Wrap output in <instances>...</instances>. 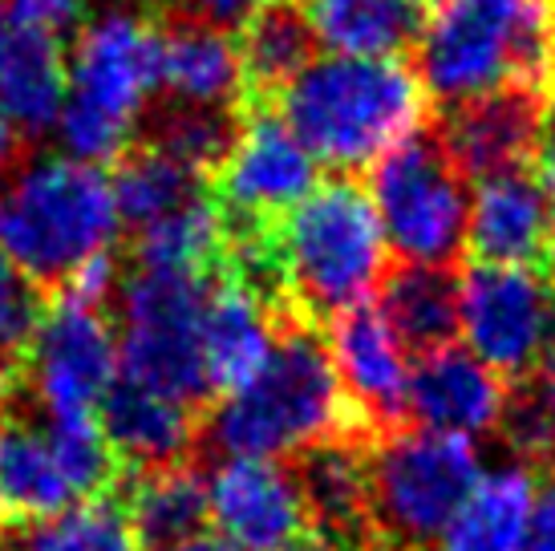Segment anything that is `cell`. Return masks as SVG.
<instances>
[{"mask_svg": "<svg viewBox=\"0 0 555 551\" xmlns=\"http://www.w3.org/2000/svg\"><path fill=\"white\" fill-rule=\"evenodd\" d=\"M280 118L317 163L357 170L382 163L426 123V90L398 57H312L280 90Z\"/></svg>", "mask_w": 555, "mask_h": 551, "instance_id": "1", "label": "cell"}, {"mask_svg": "<svg viewBox=\"0 0 555 551\" xmlns=\"http://www.w3.org/2000/svg\"><path fill=\"white\" fill-rule=\"evenodd\" d=\"M422 90L466 106L555 81V0H434L417 33Z\"/></svg>", "mask_w": 555, "mask_h": 551, "instance_id": "2", "label": "cell"}, {"mask_svg": "<svg viewBox=\"0 0 555 551\" xmlns=\"http://www.w3.org/2000/svg\"><path fill=\"white\" fill-rule=\"evenodd\" d=\"M211 446L223 459H288L333 438H357L333 357L305 321L280 324L272 357L211 413Z\"/></svg>", "mask_w": 555, "mask_h": 551, "instance_id": "3", "label": "cell"}, {"mask_svg": "<svg viewBox=\"0 0 555 551\" xmlns=\"http://www.w3.org/2000/svg\"><path fill=\"white\" fill-rule=\"evenodd\" d=\"M114 187L102 167L46 154L16 170L0 195V252L33 284H69V276L106 256L118 235Z\"/></svg>", "mask_w": 555, "mask_h": 551, "instance_id": "4", "label": "cell"}, {"mask_svg": "<svg viewBox=\"0 0 555 551\" xmlns=\"http://www.w3.org/2000/svg\"><path fill=\"white\" fill-rule=\"evenodd\" d=\"M288 289V305L300 317H340L370 305L386 284L389 244L370 191L333 179L272 228Z\"/></svg>", "mask_w": 555, "mask_h": 551, "instance_id": "5", "label": "cell"}, {"mask_svg": "<svg viewBox=\"0 0 555 551\" xmlns=\"http://www.w3.org/2000/svg\"><path fill=\"white\" fill-rule=\"evenodd\" d=\"M158 90V29L130 4L86 21L69 57V90L57 134L65 151L102 167L122 158Z\"/></svg>", "mask_w": 555, "mask_h": 551, "instance_id": "6", "label": "cell"}, {"mask_svg": "<svg viewBox=\"0 0 555 551\" xmlns=\"http://www.w3.org/2000/svg\"><path fill=\"white\" fill-rule=\"evenodd\" d=\"M370 459V523L393 548L417 551L442 539L478 483V450L454 434H393Z\"/></svg>", "mask_w": 555, "mask_h": 551, "instance_id": "7", "label": "cell"}, {"mask_svg": "<svg viewBox=\"0 0 555 551\" xmlns=\"http://www.w3.org/2000/svg\"><path fill=\"white\" fill-rule=\"evenodd\" d=\"M207 280L186 272L130 276L122 289V337H118V369L126 382L151 394L199 406L207 389L203 369V308Z\"/></svg>", "mask_w": 555, "mask_h": 551, "instance_id": "8", "label": "cell"}, {"mask_svg": "<svg viewBox=\"0 0 555 551\" xmlns=\"http://www.w3.org/2000/svg\"><path fill=\"white\" fill-rule=\"evenodd\" d=\"M373 212L389 252L417 268H447L466 244V183L434 134H414L373 170Z\"/></svg>", "mask_w": 555, "mask_h": 551, "instance_id": "9", "label": "cell"}, {"mask_svg": "<svg viewBox=\"0 0 555 551\" xmlns=\"http://www.w3.org/2000/svg\"><path fill=\"white\" fill-rule=\"evenodd\" d=\"M459 333L499 377H531L555 353V276L475 264L459 280Z\"/></svg>", "mask_w": 555, "mask_h": 551, "instance_id": "10", "label": "cell"}, {"mask_svg": "<svg viewBox=\"0 0 555 551\" xmlns=\"http://www.w3.org/2000/svg\"><path fill=\"white\" fill-rule=\"evenodd\" d=\"M118 382V337L106 308L62 296L33 333V345L16 366V385L29 389L46 422L98 418Z\"/></svg>", "mask_w": 555, "mask_h": 551, "instance_id": "11", "label": "cell"}, {"mask_svg": "<svg viewBox=\"0 0 555 551\" xmlns=\"http://www.w3.org/2000/svg\"><path fill=\"white\" fill-rule=\"evenodd\" d=\"M317 167L293 126L268 110H251L216 170L219 212L232 228H272L317 191Z\"/></svg>", "mask_w": 555, "mask_h": 551, "instance_id": "12", "label": "cell"}, {"mask_svg": "<svg viewBox=\"0 0 555 551\" xmlns=\"http://www.w3.org/2000/svg\"><path fill=\"white\" fill-rule=\"evenodd\" d=\"M207 520L240 551H288L309 536L300 483L272 459L216 462L207 475Z\"/></svg>", "mask_w": 555, "mask_h": 551, "instance_id": "13", "label": "cell"}, {"mask_svg": "<svg viewBox=\"0 0 555 551\" xmlns=\"http://www.w3.org/2000/svg\"><path fill=\"white\" fill-rule=\"evenodd\" d=\"M328 357L337 369L340 394L353 410L361 434H382L405 418L410 401V349L401 345L386 312L373 305L349 308L333 321Z\"/></svg>", "mask_w": 555, "mask_h": 551, "instance_id": "14", "label": "cell"}, {"mask_svg": "<svg viewBox=\"0 0 555 551\" xmlns=\"http://www.w3.org/2000/svg\"><path fill=\"white\" fill-rule=\"evenodd\" d=\"M466 247L478 264L547 268L555 247V212L540 183L524 170H499L478 179L466 212Z\"/></svg>", "mask_w": 555, "mask_h": 551, "instance_id": "15", "label": "cell"}, {"mask_svg": "<svg viewBox=\"0 0 555 551\" xmlns=\"http://www.w3.org/2000/svg\"><path fill=\"white\" fill-rule=\"evenodd\" d=\"M507 389L503 377L487 369L470 349H434L417 361L410 377V401L405 413L422 430L475 438L503 422Z\"/></svg>", "mask_w": 555, "mask_h": 551, "instance_id": "16", "label": "cell"}, {"mask_svg": "<svg viewBox=\"0 0 555 551\" xmlns=\"http://www.w3.org/2000/svg\"><path fill=\"white\" fill-rule=\"evenodd\" d=\"M276 317L280 312L263 296L244 289L228 272L219 276L203 308V369L211 394H232L260 373L284 324Z\"/></svg>", "mask_w": 555, "mask_h": 551, "instance_id": "17", "label": "cell"}, {"mask_svg": "<svg viewBox=\"0 0 555 551\" xmlns=\"http://www.w3.org/2000/svg\"><path fill=\"white\" fill-rule=\"evenodd\" d=\"M78 490L65 475L46 426L16 410H0V531L37 527L78 507Z\"/></svg>", "mask_w": 555, "mask_h": 551, "instance_id": "18", "label": "cell"}, {"mask_svg": "<svg viewBox=\"0 0 555 551\" xmlns=\"http://www.w3.org/2000/svg\"><path fill=\"white\" fill-rule=\"evenodd\" d=\"M535 123H540V93L507 90L454 106L438 142L463 175L487 179L499 170H515L531 154Z\"/></svg>", "mask_w": 555, "mask_h": 551, "instance_id": "19", "label": "cell"}, {"mask_svg": "<svg viewBox=\"0 0 555 551\" xmlns=\"http://www.w3.org/2000/svg\"><path fill=\"white\" fill-rule=\"evenodd\" d=\"M158 86L179 106L228 110L247 90L240 46L219 25L179 16L158 33Z\"/></svg>", "mask_w": 555, "mask_h": 551, "instance_id": "20", "label": "cell"}, {"mask_svg": "<svg viewBox=\"0 0 555 551\" xmlns=\"http://www.w3.org/2000/svg\"><path fill=\"white\" fill-rule=\"evenodd\" d=\"M69 90V62L62 41L46 33L0 29V106L16 126V134L41 138L57 130Z\"/></svg>", "mask_w": 555, "mask_h": 551, "instance_id": "21", "label": "cell"}, {"mask_svg": "<svg viewBox=\"0 0 555 551\" xmlns=\"http://www.w3.org/2000/svg\"><path fill=\"white\" fill-rule=\"evenodd\" d=\"M309 523L317 536L333 539L340 551H349L357 539L373 531L370 523V459L357 438H333L305 454L296 471Z\"/></svg>", "mask_w": 555, "mask_h": 551, "instance_id": "22", "label": "cell"}, {"mask_svg": "<svg viewBox=\"0 0 555 551\" xmlns=\"http://www.w3.org/2000/svg\"><path fill=\"white\" fill-rule=\"evenodd\" d=\"M102 434H106L109 450L118 454V462H134L142 471L155 466H175L183 462L195 438V422H191V406L151 394L142 385L118 377L114 389L106 394L102 410H98Z\"/></svg>", "mask_w": 555, "mask_h": 551, "instance_id": "23", "label": "cell"}, {"mask_svg": "<svg viewBox=\"0 0 555 551\" xmlns=\"http://www.w3.org/2000/svg\"><path fill=\"white\" fill-rule=\"evenodd\" d=\"M535 507V475L527 462H503L478 475L459 515L442 531V551H524Z\"/></svg>", "mask_w": 555, "mask_h": 551, "instance_id": "24", "label": "cell"}, {"mask_svg": "<svg viewBox=\"0 0 555 551\" xmlns=\"http://www.w3.org/2000/svg\"><path fill=\"white\" fill-rule=\"evenodd\" d=\"M317 41L349 57H398L426 25L422 0H312Z\"/></svg>", "mask_w": 555, "mask_h": 551, "instance_id": "25", "label": "cell"}, {"mask_svg": "<svg viewBox=\"0 0 555 551\" xmlns=\"http://www.w3.org/2000/svg\"><path fill=\"white\" fill-rule=\"evenodd\" d=\"M126 515L142 548H179L199 536L207 523V478L186 462L142 471L139 483L130 487Z\"/></svg>", "mask_w": 555, "mask_h": 551, "instance_id": "26", "label": "cell"}, {"mask_svg": "<svg viewBox=\"0 0 555 551\" xmlns=\"http://www.w3.org/2000/svg\"><path fill=\"white\" fill-rule=\"evenodd\" d=\"M382 312L410 353L447 349L459 333V280L447 268L405 264L386 280Z\"/></svg>", "mask_w": 555, "mask_h": 551, "instance_id": "27", "label": "cell"}, {"mask_svg": "<svg viewBox=\"0 0 555 551\" xmlns=\"http://www.w3.org/2000/svg\"><path fill=\"white\" fill-rule=\"evenodd\" d=\"M228 252V219L211 200H191L179 212L163 215L134 235V260L146 272L207 276L223 264Z\"/></svg>", "mask_w": 555, "mask_h": 551, "instance_id": "28", "label": "cell"}, {"mask_svg": "<svg viewBox=\"0 0 555 551\" xmlns=\"http://www.w3.org/2000/svg\"><path fill=\"white\" fill-rule=\"evenodd\" d=\"M312 46H317V33H312L309 9H300L293 0H268L260 13L244 21V37H240L244 86L280 93L312 62Z\"/></svg>", "mask_w": 555, "mask_h": 551, "instance_id": "29", "label": "cell"}, {"mask_svg": "<svg viewBox=\"0 0 555 551\" xmlns=\"http://www.w3.org/2000/svg\"><path fill=\"white\" fill-rule=\"evenodd\" d=\"M109 187H114L118 219L134 231L179 212L183 203L199 200V175H191L155 146H139V151L122 154Z\"/></svg>", "mask_w": 555, "mask_h": 551, "instance_id": "30", "label": "cell"}, {"mask_svg": "<svg viewBox=\"0 0 555 551\" xmlns=\"http://www.w3.org/2000/svg\"><path fill=\"white\" fill-rule=\"evenodd\" d=\"M235 134H240V118L228 110H207V106H175L155 114V123L146 130V146L163 151L175 158L179 167L191 175H216L223 158L232 154Z\"/></svg>", "mask_w": 555, "mask_h": 551, "instance_id": "31", "label": "cell"}, {"mask_svg": "<svg viewBox=\"0 0 555 551\" xmlns=\"http://www.w3.org/2000/svg\"><path fill=\"white\" fill-rule=\"evenodd\" d=\"M16 551H142L130 515L109 499L69 507L65 515L37 523L16 539Z\"/></svg>", "mask_w": 555, "mask_h": 551, "instance_id": "32", "label": "cell"}, {"mask_svg": "<svg viewBox=\"0 0 555 551\" xmlns=\"http://www.w3.org/2000/svg\"><path fill=\"white\" fill-rule=\"evenodd\" d=\"M46 434L49 443H53V450H57V459H62L65 475H69L81 503H90L102 490L114 487V478H118V454L109 450L98 418L46 422Z\"/></svg>", "mask_w": 555, "mask_h": 551, "instance_id": "33", "label": "cell"}, {"mask_svg": "<svg viewBox=\"0 0 555 551\" xmlns=\"http://www.w3.org/2000/svg\"><path fill=\"white\" fill-rule=\"evenodd\" d=\"M511 446L527 459H555V353L543 361L519 398L503 410Z\"/></svg>", "mask_w": 555, "mask_h": 551, "instance_id": "34", "label": "cell"}, {"mask_svg": "<svg viewBox=\"0 0 555 551\" xmlns=\"http://www.w3.org/2000/svg\"><path fill=\"white\" fill-rule=\"evenodd\" d=\"M41 317H46V308H41L37 284L0 252V361L4 369L21 366Z\"/></svg>", "mask_w": 555, "mask_h": 551, "instance_id": "35", "label": "cell"}, {"mask_svg": "<svg viewBox=\"0 0 555 551\" xmlns=\"http://www.w3.org/2000/svg\"><path fill=\"white\" fill-rule=\"evenodd\" d=\"M9 25L46 33L53 41H65L81 33V21L90 13V0H4Z\"/></svg>", "mask_w": 555, "mask_h": 551, "instance_id": "36", "label": "cell"}, {"mask_svg": "<svg viewBox=\"0 0 555 551\" xmlns=\"http://www.w3.org/2000/svg\"><path fill=\"white\" fill-rule=\"evenodd\" d=\"M531 154H535V183H540L543 200L552 203V212H555V93L540 106Z\"/></svg>", "mask_w": 555, "mask_h": 551, "instance_id": "37", "label": "cell"}, {"mask_svg": "<svg viewBox=\"0 0 555 551\" xmlns=\"http://www.w3.org/2000/svg\"><path fill=\"white\" fill-rule=\"evenodd\" d=\"M179 4H183V13L195 16V21L232 29V25H244L251 13H260L268 0H179Z\"/></svg>", "mask_w": 555, "mask_h": 551, "instance_id": "38", "label": "cell"}, {"mask_svg": "<svg viewBox=\"0 0 555 551\" xmlns=\"http://www.w3.org/2000/svg\"><path fill=\"white\" fill-rule=\"evenodd\" d=\"M524 551H555V475L535 490L531 527H527Z\"/></svg>", "mask_w": 555, "mask_h": 551, "instance_id": "39", "label": "cell"}, {"mask_svg": "<svg viewBox=\"0 0 555 551\" xmlns=\"http://www.w3.org/2000/svg\"><path fill=\"white\" fill-rule=\"evenodd\" d=\"M16 126L9 123V114H4V106H0V167H9L16 154Z\"/></svg>", "mask_w": 555, "mask_h": 551, "instance_id": "40", "label": "cell"}, {"mask_svg": "<svg viewBox=\"0 0 555 551\" xmlns=\"http://www.w3.org/2000/svg\"><path fill=\"white\" fill-rule=\"evenodd\" d=\"M170 551H240V548H232L228 539L195 536V539H186V543H179V548H170Z\"/></svg>", "mask_w": 555, "mask_h": 551, "instance_id": "41", "label": "cell"}, {"mask_svg": "<svg viewBox=\"0 0 555 551\" xmlns=\"http://www.w3.org/2000/svg\"><path fill=\"white\" fill-rule=\"evenodd\" d=\"M288 551H340L333 539H324V536H305L300 543H293Z\"/></svg>", "mask_w": 555, "mask_h": 551, "instance_id": "42", "label": "cell"}, {"mask_svg": "<svg viewBox=\"0 0 555 551\" xmlns=\"http://www.w3.org/2000/svg\"><path fill=\"white\" fill-rule=\"evenodd\" d=\"M4 373H9V369H4V361H0V377H4Z\"/></svg>", "mask_w": 555, "mask_h": 551, "instance_id": "43", "label": "cell"}]
</instances>
